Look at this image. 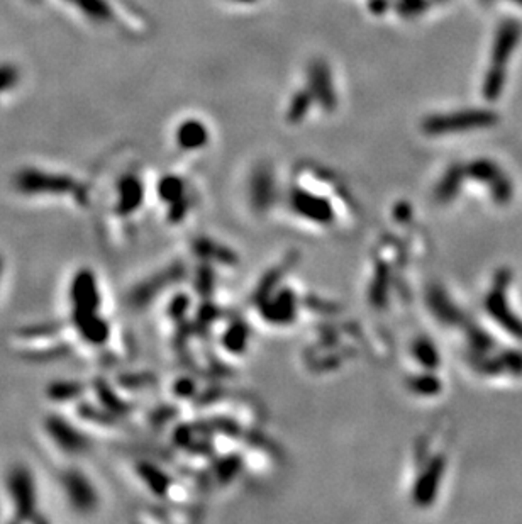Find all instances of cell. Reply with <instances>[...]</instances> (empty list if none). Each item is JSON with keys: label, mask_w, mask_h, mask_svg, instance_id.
Returning <instances> with one entry per match:
<instances>
[{"label": "cell", "mask_w": 522, "mask_h": 524, "mask_svg": "<svg viewBox=\"0 0 522 524\" xmlns=\"http://www.w3.org/2000/svg\"><path fill=\"white\" fill-rule=\"evenodd\" d=\"M4 485H6L7 497H9L12 521H44L39 511V494H37L35 472L26 463L11 465L7 468Z\"/></svg>", "instance_id": "1"}, {"label": "cell", "mask_w": 522, "mask_h": 524, "mask_svg": "<svg viewBox=\"0 0 522 524\" xmlns=\"http://www.w3.org/2000/svg\"><path fill=\"white\" fill-rule=\"evenodd\" d=\"M497 114L488 109H463L448 112V114L428 116L421 124L424 135L446 136L466 132L471 129L490 127L497 124Z\"/></svg>", "instance_id": "2"}, {"label": "cell", "mask_w": 522, "mask_h": 524, "mask_svg": "<svg viewBox=\"0 0 522 524\" xmlns=\"http://www.w3.org/2000/svg\"><path fill=\"white\" fill-rule=\"evenodd\" d=\"M512 284L511 270L502 268L495 273L492 287L488 289L485 297V311L495 321L516 339L522 341V319L511 309L509 302V287Z\"/></svg>", "instance_id": "3"}, {"label": "cell", "mask_w": 522, "mask_h": 524, "mask_svg": "<svg viewBox=\"0 0 522 524\" xmlns=\"http://www.w3.org/2000/svg\"><path fill=\"white\" fill-rule=\"evenodd\" d=\"M288 206L299 219L316 227L329 230L337 221V212L334 211L333 201L323 194H316L304 187H294L288 194Z\"/></svg>", "instance_id": "4"}, {"label": "cell", "mask_w": 522, "mask_h": 524, "mask_svg": "<svg viewBox=\"0 0 522 524\" xmlns=\"http://www.w3.org/2000/svg\"><path fill=\"white\" fill-rule=\"evenodd\" d=\"M60 485L63 496L75 513L90 514L100 506V492L89 473L82 468H65L60 475Z\"/></svg>", "instance_id": "5"}, {"label": "cell", "mask_w": 522, "mask_h": 524, "mask_svg": "<svg viewBox=\"0 0 522 524\" xmlns=\"http://www.w3.org/2000/svg\"><path fill=\"white\" fill-rule=\"evenodd\" d=\"M466 178L480 182L488 189L492 201L497 206H507L514 195V185L509 175L500 168L495 161L487 160V158H478V160L470 161L465 165Z\"/></svg>", "instance_id": "6"}, {"label": "cell", "mask_w": 522, "mask_h": 524, "mask_svg": "<svg viewBox=\"0 0 522 524\" xmlns=\"http://www.w3.org/2000/svg\"><path fill=\"white\" fill-rule=\"evenodd\" d=\"M44 432L49 442L66 455H83L90 450V438L61 416H49L44 421Z\"/></svg>", "instance_id": "7"}, {"label": "cell", "mask_w": 522, "mask_h": 524, "mask_svg": "<svg viewBox=\"0 0 522 524\" xmlns=\"http://www.w3.org/2000/svg\"><path fill=\"white\" fill-rule=\"evenodd\" d=\"M18 190L29 195L46 194V195H77V184L70 177L65 175H51L32 172L20 173L15 180Z\"/></svg>", "instance_id": "8"}, {"label": "cell", "mask_w": 522, "mask_h": 524, "mask_svg": "<svg viewBox=\"0 0 522 524\" xmlns=\"http://www.w3.org/2000/svg\"><path fill=\"white\" fill-rule=\"evenodd\" d=\"M307 89L314 95L324 112H334L337 107V94L333 72L323 58H314L307 66Z\"/></svg>", "instance_id": "9"}, {"label": "cell", "mask_w": 522, "mask_h": 524, "mask_svg": "<svg viewBox=\"0 0 522 524\" xmlns=\"http://www.w3.org/2000/svg\"><path fill=\"white\" fill-rule=\"evenodd\" d=\"M446 472V460L441 453H434L421 461L419 473L416 477V485L412 497L419 506H429L436 499L437 487L441 485L442 475Z\"/></svg>", "instance_id": "10"}, {"label": "cell", "mask_w": 522, "mask_h": 524, "mask_svg": "<svg viewBox=\"0 0 522 524\" xmlns=\"http://www.w3.org/2000/svg\"><path fill=\"white\" fill-rule=\"evenodd\" d=\"M522 26L517 19H504L495 32L494 44H492L490 66L488 70L505 73V66L509 65L514 49L521 41Z\"/></svg>", "instance_id": "11"}, {"label": "cell", "mask_w": 522, "mask_h": 524, "mask_svg": "<svg viewBox=\"0 0 522 524\" xmlns=\"http://www.w3.org/2000/svg\"><path fill=\"white\" fill-rule=\"evenodd\" d=\"M475 368L485 375H522V349H502L494 355L488 353L483 356H475Z\"/></svg>", "instance_id": "12"}, {"label": "cell", "mask_w": 522, "mask_h": 524, "mask_svg": "<svg viewBox=\"0 0 522 524\" xmlns=\"http://www.w3.org/2000/svg\"><path fill=\"white\" fill-rule=\"evenodd\" d=\"M249 190H251L254 209H266L271 206V202L275 201V178L268 165H260L253 170Z\"/></svg>", "instance_id": "13"}, {"label": "cell", "mask_w": 522, "mask_h": 524, "mask_svg": "<svg viewBox=\"0 0 522 524\" xmlns=\"http://www.w3.org/2000/svg\"><path fill=\"white\" fill-rule=\"evenodd\" d=\"M466 178L465 166L454 163L448 166L442 177L440 178L436 187H434V199L440 204H451L461 192L463 180Z\"/></svg>", "instance_id": "14"}, {"label": "cell", "mask_w": 522, "mask_h": 524, "mask_svg": "<svg viewBox=\"0 0 522 524\" xmlns=\"http://www.w3.org/2000/svg\"><path fill=\"white\" fill-rule=\"evenodd\" d=\"M144 190L143 184L137 180L136 177H126L119 182V194H118V207H116V214L129 218L135 214L137 207L143 204Z\"/></svg>", "instance_id": "15"}, {"label": "cell", "mask_w": 522, "mask_h": 524, "mask_svg": "<svg viewBox=\"0 0 522 524\" xmlns=\"http://www.w3.org/2000/svg\"><path fill=\"white\" fill-rule=\"evenodd\" d=\"M209 141V131L200 120L189 119L178 126L177 131V143L182 149L187 151H194L200 149L207 144Z\"/></svg>", "instance_id": "16"}, {"label": "cell", "mask_w": 522, "mask_h": 524, "mask_svg": "<svg viewBox=\"0 0 522 524\" xmlns=\"http://www.w3.org/2000/svg\"><path fill=\"white\" fill-rule=\"evenodd\" d=\"M312 102H314V95L311 94L309 89L299 90L297 94L292 97L290 106L287 109V120L290 124H299L306 119V116L311 111Z\"/></svg>", "instance_id": "17"}, {"label": "cell", "mask_w": 522, "mask_h": 524, "mask_svg": "<svg viewBox=\"0 0 522 524\" xmlns=\"http://www.w3.org/2000/svg\"><path fill=\"white\" fill-rule=\"evenodd\" d=\"M412 355H414L417 363L423 365L424 368L433 370V368L437 367V360H440V356H437L436 348H434V344L429 339L421 338V339L414 341V347H412Z\"/></svg>", "instance_id": "18"}, {"label": "cell", "mask_w": 522, "mask_h": 524, "mask_svg": "<svg viewBox=\"0 0 522 524\" xmlns=\"http://www.w3.org/2000/svg\"><path fill=\"white\" fill-rule=\"evenodd\" d=\"M394 9L404 19H414L429 9V0H394Z\"/></svg>", "instance_id": "19"}, {"label": "cell", "mask_w": 522, "mask_h": 524, "mask_svg": "<svg viewBox=\"0 0 522 524\" xmlns=\"http://www.w3.org/2000/svg\"><path fill=\"white\" fill-rule=\"evenodd\" d=\"M394 6V0H368V11L375 15H382Z\"/></svg>", "instance_id": "20"}, {"label": "cell", "mask_w": 522, "mask_h": 524, "mask_svg": "<svg viewBox=\"0 0 522 524\" xmlns=\"http://www.w3.org/2000/svg\"><path fill=\"white\" fill-rule=\"evenodd\" d=\"M14 82V72H11V70H0V89L2 87H7L11 85V83Z\"/></svg>", "instance_id": "21"}, {"label": "cell", "mask_w": 522, "mask_h": 524, "mask_svg": "<svg viewBox=\"0 0 522 524\" xmlns=\"http://www.w3.org/2000/svg\"><path fill=\"white\" fill-rule=\"evenodd\" d=\"M4 273H6V261H4V256L0 255V285H2Z\"/></svg>", "instance_id": "22"}, {"label": "cell", "mask_w": 522, "mask_h": 524, "mask_svg": "<svg viewBox=\"0 0 522 524\" xmlns=\"http://www.w3.org/2000/svg\"><path fill=\"white\" fill-rule=\"evenodd\" d=\"M232 2H237V4H253V2H256V0H232Z\"/></svg>", "instance_id": "23"}, {"label": "cell", "mask_w": 522, "mask_h": 524, "mask_svg": "<svg viewBox=\"0 0 522 524\" xmlns=\"http://www.w3.org/2000/svg\"><path fill=\"white\" fill-rule=\"evenodd\" d=\"M512 2H516V4H519V6H522V0H512Z\"/></svg>", "instance_id": "24"}, {"label": "cell", "mask_w": 522, "mask_h": 524, "mask_svg": "<svg viewBox=\"0 0 522 524\" xmlns=\"http://www.w3.org/2000/svg\"><path fill=\"white\" fill-rule=\"evenodd\" d=\"M482 2L483 4H490V2H494V0H482Z\"/></svg>", "instance_id": "25"}]
</instances>
